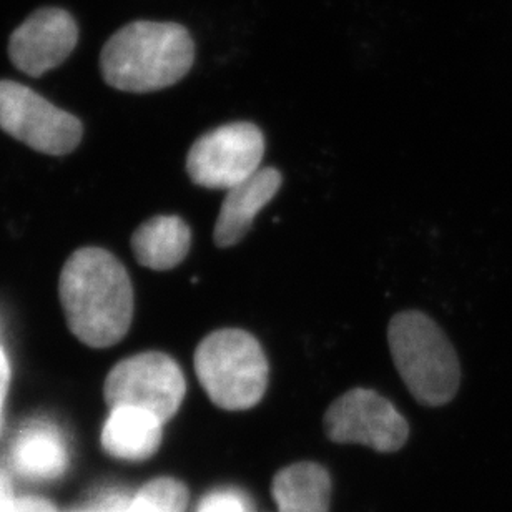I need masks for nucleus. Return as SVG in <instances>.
<instances>
[{
  "label": "nucleus",
  "mask_w": 512,
  "mask_h": 512,
  "mask_svg": "<svg viewBox=\"0 0 512 512\" xmlns=\"http://www.w3.org/2000/svg\"><path fill=\"white\" fill-rule=\"evenodd\" d=\"M60 303L69 330L90 348L124 340L133 318V288L125 266L102 248L70 256L59 280Z\"/></svg>",
  "instance_id": "obj_1"
},
{
  "label": "nucleus",
  "mask_w": 512,
  "mask_h": 512,
  "mask_svg": "<svg viewBox=\"0 0 512 512\" xmlns=\"http://www.w3.org/2000/svg\"><path fill=\"white\" fill-rule=\"evenodd\" d=\"M195 42L177 22L137 20L117 30L100 54L105 82L130 94L178 84L192 70Z\"/></svg>",
  "instance_id": "obj_2"
},
{
  "label": "nucleus",
  "mask_w": 512,
  "mask_h": 512,
  "mask_svg": "<svg viewBox=\"0 0 512 512\" xmlns=\"http://www.w3.org/2000/svg\"><path fill=\"white\" fill-rule=\"evenodd\" d=\"M394 366L413 398L424 406H443L456 396L459 360L448 336L421 311H403L388 326Z\"/></svg>",
  "instance_id": "obj_3"
},
{
  "label": "nucleus",
  "mask_w": 512,
  "mask_h": 512,
  "mask_svg": "<svg viewBox=\"0 0 512 512\" xmlns=\"http://www.w3.org/2000/svg\"><path fill=\"white\" fill-rule=\"evenodd\" d=\"M195 373L215 406L245 411L265 396L270 366L252 333L223 328L205 336L197 346Z\"/></svg>",
  "instance_id": "obj_4"
},
{
  "label": "nucleus",
  "mask_w": 512,
  "mask_h": 512,
  "mask_svg": "<svg viewBox=\"0 0 512 512\" xmlns=\"http://www.w3.org/2000/svg\"><path fill=\"white\" fill-rule=\"evenodd\" d=\"M187 394V381L177 361L160 351L130 356L112 368L104 384L105 403L135 406L167 424Z\"/></svg>",
  "instance_id": "obj_5"
},
{
  "label": "nucleus",
  "mask_w": 512,
  "mask_h": 512,
  "mask_svg": "<svg viewBox=\"0 0 512 512\" xmlns=\"http://www.w3.org/2000/svg\"><path fill=\"white\" fill-rule=\"evenodd\" d=\"M0 128L45 155H67L79 147L80 120L14 80H0Z\"/></svg>",
  "instance_id": "obj_6"
},
{
  "label": "nucleus",
  "mask_w": 512,
  "mask_h": 512,
  "mask_svg": "<svg viewBox=\"0 0 512 512\" xmlns=\"http://www.w3.org/2000/svg\"><path fill=\"white\" fill-rule=\"evenodd\" d=\"M265 137L252 122L213 128L193 143L187 172L198 187L230 190L260 170Z\"/></svg>",
  "instance_id": "obj_7"
},
{
  "label": "nucleus",
  "mask_w": 512,
  "mask_h": 512,
  "mask_svg": "<svg viewBox=\"0 0 512 512\" xmlns=\"http://www.w3.org/2000/svg\"><path fill=\"white\" fill-rule=\"evenodd\" d=\"M326 436L341 444H363L381 453L403 448L408 421L393 403L373 389L355 388L331 404L325 414Z\"/></svg>",
  "instance_id": "obj_8"
},
{
  "label": "nucleus",
  "mask_w": 512,
  "mask_h": 512,
  "mask_svg": "<svg viewBox=\"0 0 512 512\" xmlns=\"http://www.w3.org/2000/svg\"><path fill=\"white\" fill-rule=\"evenodd\" d=\"M72 461L69 436L45 418L22 424L5 453V469L12 479L32 486L62 483L72 471Z\"/></svg>",
  "instance_id": "obj_9"
},
{
  "label": "nucleus",
  "mask_w": 512,
  "mask_h": 512,
  "mask_svg": "<svg viewBox=\"0 0 512 512\" xmlns=\"http://www.w3.org/2000/svg\"><path fill=\"white\" fill-rule=\"evenodd\" d=\"M79 42V25L59 7H42L30 14L9 39L12 64L30 77H40L64 64Z\"/></svg>",
  "instance_id": "obj_10"
},
{
  "label": "nucleus",
  "mask_w": 512,
  "mask_h": 512,
  "mask_svg": "<svg viewBox=\"0 0 512 512\" xmlns=\"http://www.w3.org/2000/svg\"><path fill=\"white\" fill-rule=\"evenodd\" d=\"M162 419L135 406L109 408L100 431V448L122 463H143L157 454L163 441Z\"/></svg>",
  "instance_id": "obj_11"
},
{
  "label": "nucleus",
  "mask_w": 512,
  "mask_h": 512,
  "mask_svg": "<svg viewBox=\"0 0 512 512\" xmlns=\"http://www.w3.org/2000/svg\"><path fill=\"white\" fill-rule=\"evenodd\" d=\"M281 182V173L276 168L266 167L227 190L213 232L217 247H233L247 235L256 215L275 198Z\"/></svg>",
  "instance_id": "obj_12"
},
{
  "label": "nucleus",
  "mask_w": 512,
  "mask_h": 512,
  "mask_svg": "<svg viewBox=\"0 0 512 512\" xmlns=\"http://www.w3.org/2000/svg\"><path fill=\"white\" fill-rule=\"evenodd\" d=\"M192 232L182 218L175 215L153 217L140 225L132 237L133 255L150 270H172L190 252Z\"/></svg>",
  "instance_id": "obj_13"
},
{
  "label": "nucleus",
  "mask_w": 512,
  "mask_h": 512,
  "mask_svg": "<svg viewBox=\"0 0 512 512\" xmlns=\"http://www.w3.org/2000/svg\"><path fill=\"white\" fill-rule=\"evenodd\" d=\"M271 493L280 512H328L330 474L320 464H291L276 474Z\"/></svg>",
  "instance_id": "obj_14"
},
{
  "label": "nucleus",
  "mask_w": 512,
  "mask_h": 512,
  "mask_svg": "<svg viewBox=\"0 0 512 512\" xmlns=\"http://www.w3.org/2000/svg\"><path fill=\"white\" fill-rule=\"evenodd\" d=\"M190 494L175 478L150 479L135 493L107 488L95 494L92 506L100 512H187Z\"/></svg>",
  "instance_id": "obj_15"
},
{
  "label": "nucleus",
  "mask_w": 512,
  "mask_h": 512,
  "mask_svg": "<svg viewBox=\"0 0 512 512\" xmlns=\"http://www.w3.org/2000/svg\"><path fill=\"white\" fill-rule=\"evenodd\" d=\"M0 512H62L52 499L42 494H14L0 506Z\"/></svg>",
  "instance_id": "obj_16"
},
{
  "label": "nucleus",
  "mask_w": 512,
  "mask_h": 512,
  "mask_svg": "<svg viewBox=\"0 0 512 512\" xmlns=\"http://www.w3.org/2000/svg\"><path fill=\"white\" fill-rule=\"evenodd\" d=\"M197 512H248L245 499L233 491H215L203 499Z\"/></svg>",
  "instance_id": "obj_17"
},
{
  "label": "nucleus",
  "mask_w": 512,
  "mask_h": 512,
  "mask_svg": "<svg viewBox=\"0 0 512 512\" xmlns=\"http://www.w3.org/2000/svg\"><path fill=\"white\" fill-rule=\"evenodd\" d=\"M10 365L5 351L0 346V428H2V416H4L5 399L9 393Z\"/></svg>",
  "instance_id": "obj_18"
},
{
  "label": "nucleus",
  "mask_w": 512,
  "mask_h": 512,
  "mask_svg": "<svg viewBox=\"0 0 512 512\" xmlns=\"http://www.w3.org/2000/svg\"><path fill=\"white\" fill-rule=\"evenodd\" d=\"M14 479L10 476L9 471L0 468V506L9 501L14 496Z\"/></svg>",
  "instance_id": "obj_19"
},
{
  "label": "nucleus",
  "mask_w": 512,
  "mask_h": 512,
  "mask_svg": "<svg viewBox=\"0 0 512 512\" xmlns=\"http://www.w3.org/2000/svg\"><path fill=\"white\" fill-rule=\"evenodd\" d=\"M65 512H100L99 509L94 508L92 504H87V506H82V508L70 509V511Z\"/></svg>",
  "instance_id": "obj_20"
}]
</instances>
